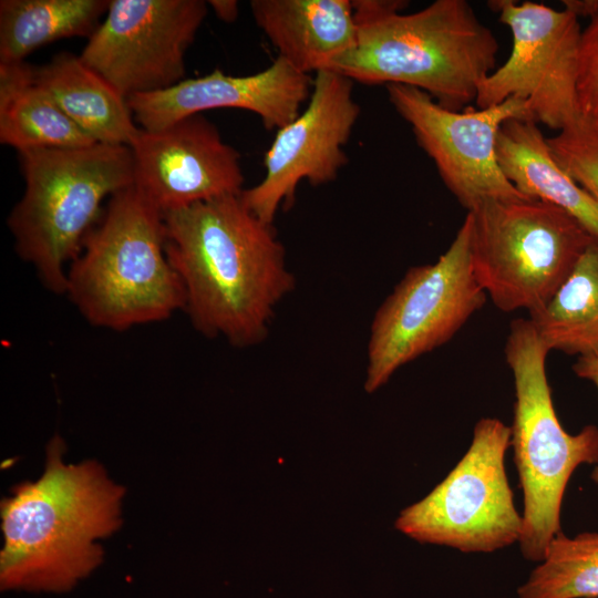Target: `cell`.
I'll return each instance as SVG.
<instances>
[{"instance_id":"cell-1","label":"cell","mask_w":598,"mask_h":598,"mask_svg":"<svg viewBox=\"0 0 598 598\" xmlns=\"http://www.w3.org/2000/svg\"><path fill=\"white\" fill-rule=\"evenodd\" d=\"M163 220L165 252L193 327L237 348L261 343L296 282L274 225L250 212L240 194L167 212Z\"/></svg>"},{"instance_id":"cell-2","label":"cell","mask_w":598,"mask_h":598,"mask_svg":"<svg viewBox=\"0 0 598 598\" xmlns=\"http://www.w3.org/2000/svg\"><path fill=\"white\" fill-rule=\"evenodd\" d=\"M63 451L55 435L40 478L16 485L1 502L3 589H70L102 561L95 540L121 525L124 488L96 461L64 464Z\"/></svg>"},{"instance_id":"cell-3","label":"cell","mask_w":598,"mask_h":598,"mask_svg":"<svg viewBox=\"0 0 598 598\" xmlns=\"http://www.w3.org/2000/svg\"><path fill=\"white\" fill-rule=\"evenodd\" d=\"M352 4L355 43L329 70L353 82L413 86L461 111L495 70L497 39L465 0H436L413 13H402V0Z\"/></svg>"},{"instance_id":"cell-4","label":"cell","mask_w":598,"mask_h":598,"mask_svg":"<svg viewBox=\"0 0 598 598\" xmlns=\"http://www.w3.org/2000/svg\"><path fill=\"white\" fill-rule=\"evenodd\" d=\"M92 326L125 331L185 305L165 252L163 214L134 186L112 195L66 271L65 293Z\"/></svg>"},{"instance_id":"cell-5","label":"cell","mask_w":598,"mask_h":598,"mask_svg":"<svg viewBox=\"0 0 598 598\" xmlns=\"http://www.w3.org/2000/svg\"><path fill=\"white\" fill-rule=\"evenodd\" d=\"M25 187L8 216L19 257L44 288L64 295L66 271L99 223L102 203L134 184L130 146L95 143L19 153Z\"/></svg>"},{"instance_id":"cell-6","label":"cell","mask_w":598,"mask_h":598,"mask_svg":"<svg viewBox=\"0 0 598 598\" xmlns=\"http://www.w3.org/2000/svg\"><path fill=\"white\" fill-rule=\"evenodd\" d=\"M548 348L532 321L511 322L504 354L515 386L511 446L524 495L519 546L526 559L542 560L560 533V508L567 484L581 464L598 463V427L568 433L554 409L546 373Z\"/></svg>"},{"instance_id":"cell-7","label":"cell","mask_w":598,"mask_h":598,"mask_svg":"<svg viewBox=\"0 0 598 598\" xmlns=\"http://www.w3.org/2000/svg\"><path fill=\"white\" fill-rule=\"evenodd\" d=\"M467 215L474 274L504 312L542 309L595 237L567 212L538 199H489Z\"/></svg>"},{"instance_id":"cell-8","label":"cell","mask_w":598,"mask_h":598,"mask_svg":"<svg viewBox=\"0 0 598 598\" xmlns=\"http://www.w3.org/2000/svg\"><path fill=\"white\" fill-rule=\"evenodd\" d=\"M470 244L466 215L437 260L410 268L380 305L367 348L368 393L403 365L448 342L484 306L487 296L474 274Z\"/></svg>"},{"instance_id":"cell-9","label":"cell","mask_w":598,"mask_h":598,"mask_svg":"<svg viewBox=\"0 0 598 598\" xmlns=\"http://www.w3.org/2000/svg\"><path fill=\"white\" fill-rule=\"evenodd\" d=\"M509 446V426L481 419L464 456L431 493L400 513L396 529L464 553H491L519 542L523 516L505 468Z\"/></svg>"},{"instance_id":"cell-10","label":"cell","mask_w":598,"mask_h":598,"mask_svg":"<svg viewBox=\"0 0 598 598\" xmlns=\"http://www.w3.org/2000/svg\"><path fill=\"white\" fill-rule=\"evenodd\" d=\"M488 6L512 33L506 62L481 83L475 103L486 109L509 97L525 100L533 118L557 132L580 120L578 73L582 30L570 10L532 1Z\"/></svg>"},{"instance_id":"cell-11","label":"cell","mask_w":598,"mask_h":598,"mask_svg":"<svg viewBox=\"0 0 598 598\" xmlns=\"http://www.w3.org/2000/svg\"><path fill=\"white\" fill-rule=\"evenodd\" d=\"M385 87L390 103L410 124L443 183L467 212L489 199L527 198L505 177L496 155L497 135L506 121L534 120L525 100L513 96L486 109L451 111L416 87Z\"/></svg>"},{"instance_id":"cell-12","label":"cell","mask_w":598,"mask_h":598,"mask_svg":"<svg viewBox=\"0 0 598 598\" xmlns=\"http://www.w3.org/2000/svg\"><path fill=\"white\" fill-rule=\"evenodd\" d=\"M207 9L203 0H112L80 58L126 99L166 90L184 80Z\"/></svg>"},{"instance_id":"cell-13","label":"cell","mask_w":598,"mask_h":598,"mask_svg":"<svg viewBox=\"0 0 598 598\" xmlns=\"http://www.w3.org/2000/svg\"><path fill=\"white\" fill-rule=\"evenodd\" d=\"M352 93L353 81L347 76L331 70L316 73L307 107L277 131L265 154L264 178L240 193L258 218L272 224L281 207H291L303 179L313 186L336 179L348 161L343 146L360 115Z\"/></svg>"},{"instance_id":"cell-14","label":"cell","mask_w":598,"mask_h":598,"mask_svg":"<svg viewBox=\"0 0 598 598\" xmlns=\"http://www.w3.org/2000/svg\"><path fill=\"white\" fill-rule=\"evenodd\" d=\"M130 147L133 185L162 214L243 190L239 153L202 114L157 131L141 128Z\"/></svg>"},{"instance_id":"cell-15","label":"cell","mask_w":598,"mask_h":598,"mask_svg":"<svg viewBox=\"0 0 598 598\" xmlns=\"http://www.w3.org/2000/svg\"><path fill=\"white\" fill-rule=\"evenodd\" d=\"M312 84L309 74L277 56L255 74L229 75L216 69L166 90L132 95L127 102L135 123L145 131H157L204 111L225 107L256 113L267 130L278 131L299 115Z\"/></svg>"},{"instance_id":"cell-16","label":"cell","mask_w":598,"mask_h":598,"mask_svg":"<svg viewBox=\"0 0 598 598\" xmlns=\"http://www.w3.org/2000/svg\"><path fill=\"white\" fill-rule=\"evenodd\" d=\"M249 6L278 56L301 73L329 70L355 43L350 0H252Z\"/></svg>"},{"instance_id":"cell-17","label":"cell","mask_w":598,"mask_h":598,"mask_svg":"<svg viewBox=\"0 0 598 598\" xmlns=\"http://www.w3.org/2000/svg\"><path fill=\"white\" fill-rule=\"evenodd\" d=\"M496 155L503 174L520 194L564 209L598 237V203L559 166L537 122L506 121L497 135Z\"/></svg>"},{"instance_id":"cell-18","label":"cell","mask_w":598,"mask_h":598,"mask_svg":"<svg viewBox=\"0 0 598 598\" xmlns=\"http://www.w3.org/2000/svg\"><path fill=\"white\" fill-rule=\"evenodd\" d=\"M37 83L96 143L131 146L140 132L127 99L70 52L34 66Z\"/></svg>"},{"instance_id":"cell-19","label":"cell","mask_w":598,"mask_h":598,"mask_svg":"<svg viewBox=\"0 0 598 598\" xmlns=\"http://www.w3.org/2000/svg\"><path fill=\"white\" fill-rule=\"evenodd\" d=\"M0 142L19 153L96 143L37 83L34 66L25 61L0 63Z\"/></svg>"},{"instance_id":"cell-20","label":"cell","mask_w":598,"mask_h":598,"mask_svg":"<svg viewBox=\"0 0 598 598\" xmlns=\"http://www.w3.org/2000/svg\"><path fill=\"white\" fill-rule=\"evenodd\" d=\"M107 0H1L0 63H19L37 49L86 37L106 14Z\"/></svg>"},{"instance_id":"cell-21","label":"cell","mask_w":598,"mask_h":598,"mask_svg":"<svg viewBox=\"0 0 598 598\" xmlns=\"http://www.w3.org/2000/svg\"><path fill=\"white\" fill-rule=\"evenodd\" d=\"M528 319L549 351L577 358L598 353V237L550 300Z\"/></svg>"},{"instance_id":"cell-22","label":"cell","mask_w":598,"mask_h":598,"mask_svg":"<svg viewBox=\"0 0 598 598\" xmlns=\"http://www.w3.org/2000/svg\"><path fill=\"white\" fill-rule=\"evenodd\" d=\"M540 561L518 588V598L598 597V533L570 538L560 532Z\"/></svg>"},{"instance_id":"cell-23","label":"cell","mask_w":598,"mask_h":598,"mask_svg":"<svg viewBox=\"0 0 598 598\" xmlns=\"http://www.w3.org/2000/svg\"><path fill=\"white\" fill-rule=\"evenodd\" d=\"M547 143L559 166L598 203V133L579 120Z\"/></svg>"},{"instance_id":"cell-24","label":"cell","mask_w":598,"mask_h":598,"mask_svg":"<svg viewBox=\"0 0 598 598\" xmlns=\"http://www.w3.org/2000/svg\"><path fill=\"white\" fill-rule=\"evenodd\" d=\"M565 7L589 22L581 34L578 109L580 120L598 133V0H567Z\"/></svg>"},{"instance_id":"cell-25","label":"cell","mask_w":598,"mask_h":598,"mask_svg":"<svg viewBox=\"0 0 598 598\" xmlns=\"http://www.w3.org/2000/svg\"><path fill=\"white\" fill-rule=\"evenodd\" d=\"M571 369L578 378L591 382L598 392V353L578 357ZM591 478L598 484V463Z\"/></svg>"},{"instance_id":"cell-26","label":"cell","mask_w":598,"mask_h":598,"mask_svg":"<svg viewBox=\"0 0 598 598\" xmlns=\"http://www.w3.org/2000/svg\"><path fill=\"white\" fill-rule=\"evenodd\" d=\"M208 7L212 8L217 18L226 23L234 22L239 13L238 1L235 0H209Z\"/></svg>"}]
</instances>
